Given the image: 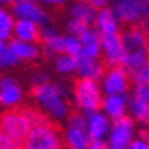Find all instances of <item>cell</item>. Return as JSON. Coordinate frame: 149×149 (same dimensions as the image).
<instances>
[{"label": "cell", "mask_w": 149, "mask_h": 149, "mask_svg": "<svg viewBox=\"0 0 149 149\" xmlns=\"http://www.w3.org/2000/svg\"><path fill=\"white\" fill-rule=\"evenodd\" d=\"M134 119L124 116L112 122V127L106 140V149H128L134 140Z\"/></svg>", "instance_id": "52a82bcc"}, {"label": "cell", "mask_w": 149, "mask_h": 149, "mask_svg": "<svg viewBox=\"0 0 149 149\" xmlns=\"http://www.w3.org/2000/svg\"><path fill=\"white\" fill-rule=\"evenodd\" d=\"M102 55L107 66H110V67L121 66V63H122V39H121L119 33L102 36Z\"/></svg>", "instance_id": "8fae6325"}, {"label": "cell", "mask_w": 149, "mask_h": 149, "mask_svg": "<svg viewBox=\"0 0 149 149\" xmlns=\"http://www.w3.org/2000/svg\"><path fill=\"white\" fill-rule=\"evenodd\" d=\"M76 67H78V57L61 54V55H57L54 58V69L60 74L76 73Z\"/></svg>", "instance_id": "cb8c5ba5"}, {"label": "cell", "mask_w": 149, "mask_h": 149, "mask_svg": "<svg viewBox=\"0 0 149 149\" xmlns=\"http://www.w3.org/2000/svg\"><path fill=\"white\" fill-rule=\"evenodd\" d=\"M88 116V136L91 140H104V137L109 136L112 119L104 113L103 110H97Z\"/></svg>", "instance_id": "4fadbf2b"}, {"label": "cell", "mask_w": 149, "mask_h": 149, "mask_svg": "<svg viewBox=\"0 0 149 149\" xmlns=\"http://www.w3.org/2000/svg\"><path fill=\"white\" fill-rule=\"evenodd\" d=\"M67 90L63 84H43V85H34L31 90V97L37 102L43 112L55 121L69 118L70 109L66 100Z\"/></svg>", "instance_id": "7a4b0ae2"}, {"label": "cell", "mask_w": 149, "mask_h": 149, "mask_svg": "<svg viewBox=\"0 0 149 149\" xmlns=\"http://www.w3.org/2000/svg\"><path fill=\"white\" fill-rule=\"evenodd\" d=\"M10 12L14 14L17 19H29V21L36 22L37 26H46L48 22V14L37 2L15 3L12 5Z\"/></svg>", "instance_id": "9c48e42d"}, {"label": "cell", "mask_w": 149, "mask_h": 149, "mask_svg": "<svg viewBox=\"0 0 149 149\" xmlns=\"http://www.w3.org/2000/svg\"><path fill=\"white\" fill-rule=\"evenodd\" d=\"M21 61L14 54V51L10 49L9 43L2 42V45H0V66L3 69H10V67H15Z\"/></svg>", "instance_id": "d4e9b609"}, {"label": "cell", "mask_w": 149, "mask_h": 149, "mask_svg": "<svg viewBox=\"0 0 149 149\" xmlns=\"http://www.w3.org/2000/svg\"><path fill=\"white\" fill-rule=\"evenodd\" d=\"M140 8H142V14H143V21L149 22V0H137Z\"/></svg>", "instance_id": "4dcf8cb0"}, {"label": "cell", "mask_w": 149, "mask_h": 149, "mask_svg": "<svg viewBox=\"0 0 149 149\" xmlns=\"http://www.w3.org/2000/svg\"><path fill=\"white\" fill-rule=\"evenodd\" d=\"M131 81H133V84H149V64L133 72Z\"/></svg>", "instance_id": "4316f807"}, {"label": "cell", "mask_w": 149, "mask_h": 149, "mask_svg": "<svg viewBox=\"0 0 149 149\" xmlns=\"http://www.w3.org/2000/svg\"><path fill=\"white\" fill-rule=\"evenodd\" d=\"M22 100H24V91L21 85L14 78L9 76L2 78V81H0V103H2V106L9 110L19 106Z\"/></svg>", "instance_id": "30bf717a"}, {"label": "cell", "mask_w": 149, "mask_h": 149, "mask_svg": "<svg viewBox=\"0 0 149 149\" xmlns=\"http://www.w3.org/2000/svg\"><path fill=\"white\" fill-rule=\"evenodd\" d=\"M73 98L79 112L90 115L93 112L100 110L103 104V98H104L102 85H98L97 81L79 79L74 84Z\"/></svg>", "instance_id": "277c9868"}, {"label": "cell", "mask_w": 149, "mask_h": 149, "mask_svg": "<svg viewBox=\"0 0 149 149\" xmlns=\"http://www.w3.org/2000/svg\"><path fill=\"white\" fill-rule=\"evenodd\" d=\"M128 149H149V142H146L140 137H136Z\"/></svg>", "instance_id": "f546056e"}, {"label": "cell", "mask_w": 149, "mask_h": 149, "mask_svg": "<svg viewBox=\"0 0 149 149\" xmlns=\"http://www.w3.org/2000/svg\"><path fill=\"white\" fill-rule=\"evenodd\" d=\"M40 42L46 55H61L67 54L73 57H79L81 54V40L79 37L72 34H60L54 29L45 26L42 29Z\"/></svg>", "instance_id": "3957f363"}, {"label": "cell", "mask_w": 149, "mask_h": 149, "mask_svg": "<svg viewBox=\"0 0 149 149\" xmlns=\"http://www.w3.org/2000/svg\"><path fill=\"white\" fill-rule=\"evenodd\" d=\"M128 112L131 118L139 124H149V98L136 97L131 94L128 98Z\"/></svg>", "instance_id": "44dd1931"}, {"label": "cell", "mask_w": 149, "mask_h": 149, "mask_svg": "<svg viewBox=\"0 0 149 149\" xmlns=\"http://www.w3.org/2000/svg\"><path fill=\"white\" fill-rule=\"evenodd\" d=\"M127 109H128L127 95H104L102 110L112 121H118V119L124 118Z\"/></svg>", "instance_id": "e0dca14e"}, {"label": "cell", "mask_w": 149, "mask_h": 149, "mask_svg": "<svg viewBox=\"0 0 149 149\" xmlns=\"http://www.w3.org/2000/svg\"><path fill=\"white\" fill-rule=\"evenodd\" d=\"M130 72L122 66L109 67L102 78V90L104 95H125L130 88Z\"/></svg>", "instance_id": "ba28073f"}, {"label": "cell", "mask_w": 149, "mask_h": 149, "mask_svg": "<svg viewBox=\"0 0 149 149\" xmlns=\"http://www.w3.org/2000/svg\"><path fill=\"white\" fill-rule=\"evenodd\" d=\"M15 22H17V19L10 10H8V9L0 10V39H2V42L9 40V37L14 34Z\"/></svg>", "instance_id": "603a6c76"}, {"label": "cell", "mask_w": 149, "mask_h": 149, "mask_svg": "<svg viewBox=\"0 0 149 149\" xmlns=\"http://www.w3.org/2000/svg\"><path fill=\"white\" fill-rule=\"evenodd\" d=\"M40 2L48 5V6H61L66 3V0H40Z\"/></svg>", "instance_id": "836d02e7"}, {"label": "cell", "mask_w": 149, "mask_h": 149, "mask_svg": "<svg viewBox=\"0 0 149 149\" xmlns=\"http://www.w3.org/2000/svg\"><path fill=\"white\" fill-rule=\"evenodd\" d=\"M8 43L21 63L22 61H34L40 55V49L36 43L22 42V40H18V39H10Z\"/></svg>", "instance_id": "ffe728a7"}, {"label": "cell", "mask_w": 149, "mask_h": 149, "mask_svg": "<svg viewBox=\"0 0 149 149\" xmlns=\"http://www.w3.org/2000/svg\"><path fill=\"white\" fill-rule=\"evenodd\" d=\"M122 63L121 66L130 73L149 64V36L145 27L131 26L121 34Z\"/></svg>", "instance_id": "6da1fadb"}, {"label": "cell", "mask_w": 149, "mask_h": 149, "mask_svg": "<svg viewBox=\"0 0 149 149\" xmlns=\"http://www.w3.org/2000/svg\"><path fill=\"white\" fill-rule=\"evenodd\" d=\"M91 27L86 26V24L81 22V21H76V19H69L67 21V33L72 34V36H76V37H81L82 34H85Z\"/></svg>", "instance_id": "484cf974"}, {"label": "cell", "mask_w": 149, "mask_h": 149, "mask_svg": "<svg viewBox=\"0 0 149 149\" xmlns=\"http://www.w3.org/2000/svg\"><path fill=\"white\" fill-rule=\"evenodd\" d=\"M22 149H61V137L48 121L31 127Z\"/></svg>", "instance_id": "8992f818"}, {"label": "cell", "mask_w": 149, "mask_h": 149, "mask_svg": "<svg viewBox=\"0 0 149 149\" xmlns=\"http://www.w3.org/2000/svg\"><path fill=\"white\" fill-rule=\"evenodd\" d=\"M90 142L91 139L86 130L67 127L64 131V143L67 149H88Z\"/></svg>", "instance_id": "7402d4cb"}, {"label": "cell", "mask_w": 149, "mask_h": 149, "mask_svg": "<svg viewBox=\"0 0 149 149\" xmlns=\"http://www.w3.org/2000/svg\"><path fill=\"white\" fill-rule=\"evenodd\" d=\"M31 127L33 124L26 110L9 109L2 115V134H5L10 140H14L21 149Z\"/></svg>", "instance_id": "5b68a950"}, {"label": "cell", "mask_w": 149, "mask_h": 149, "mask_svg": "<svg viewBox=\"0 0 149 149\" xmlns=\"http://www.w3.org/2000/svg\"><path fill=\"white\" fill-rule=\"evenodd\" d=\"M33 84L34 85H43V84H49V74H46V72H37L33 78Z\"/></svg>", "instance_id": "f1b7e54d"}, {"label": "cell", "mask_w": 149, "mask_h": 149, "mask_svg": "<svg viewBox=\"0 0 149 149\" xmlns=\"http://www.w3.org/2000/svg\"><path fill=\"white\" fill-rule=\"evenodd\" d=\"M88 149H106V142L104 140H91Z\"/></svg>", "instance_id": "d6a6232c"}, {"label": "cell", "mask_w": 149, "mask_h": 149, "mask_svg": "<svg viewBox=\"0 0 149 149\" xmlns=\"http://www.w3.org/2000/svg\"><path fill=\"white\" fill-rule=\"evenodd\" d=\"M0 149H21L14 140L6 137L5 134H0Z\"/></svg>", "instance_id": "83f0119b"}, {"label": "cell", "mask_w": 149, "mask_h": 149, "mask_svg": "<svg viewBox=\"0 0 149 149\" xmlns=\"http://www.w3.org/2000/svg\"><path fill=\"white\" fill-rule=\"evenodd\" d=\"M76 73L79 79H90L98 81L104 76V66L98 61V58H84L78 57V67Z\"/></svg>", "instance_id": "5bb4252c"}, {"label": "cell", "mask_w": 149, "mask_h": 149, "mask_svg": "<svg viewBox=\"0 0 149 149\" xmlns=\"http://www.w3.org/2000/svg\"><path fill=\"white\" fill-rule=\"evenodd\" d=\"M91 6H94L97 10H100L103 8H107V3L110 2V0H86Z\"/></svg>", "instance_id": "1f68e13d"}, {"label": "cell", "mask_w": 149, "mask_h": 149, "mask_svg": "<svg viewBox=\"0 0 149 149\" xmlns=\"http://www.w3.org/2000/svg\"><path fill=\"white\" fill-rule=\"evenodd\" d=\"M119 18L116 17L113 9L103 8L97 12V18H95V30L103 34H115L119 31Z\"/></svg>", "instance_id": "2e32d148"}, {"label": "cell", "mask_w": 149, "mask_h": 149, "mask_svg": "<svg viewBox=\"0 0 149 149\" xmlns=\"http://www.w3.org/2000/svg\"><path fill=\"white\" fill-rule=\"evenodd\" d=\"M81 40V54L84 58H98L102 54V34L97 30L90 29L85 34L79 37Z\"/></svg>", "instance_id": "9a60e30c"}, {"label": "cell", "mask_w": 149, "mask_h": 149, "mask_svg": "<svg viewBox=\"0 0 149 149\" xmlns=\"http://www.w3.org/2000/svg\"><path fill=\"white\" fill-rule=\"evenodd\" d=\"M40 26L29 19H17L15 22V30H14V39L22 40V42H30L36 43V40L40 39Z\"/></svg>", "instance_id": "d6986e66"}, {"label": "cell", "mask_w": 149, "mask_h": 149, "mask_svg": "<svg viewBox=\"0 0 149 149\" xmlns=\"http://www.w3.org/2000/svg\"><path fill=\"white\" fill-rule=\"evenodd\" d=\"M97 9L94 6H91L86 0H76L74 3L70 5L69 8V15L72 19L81 21L86 26H94L95 24V18H97Z\"/></svg>", "instance_id": "ac0fdd59"}, {"label": "cell", "mask_w": 149, "mask_h": 149, "mask_svg": "<svg viewBox=\"0 0 149 149\" xmlns=\"http://www.w3.org/2000/svg\"><path fill=\"white\" fill-rule=\"evenodd\" d=\"M21 2H36V0H2V3H10V5H15V3H21Z\"/></svg>", "instance_id": "e575fe53"}, {"label": "cell", "mask_w": 149, "mask_h": 149, "mask_svg": "<svg viewBox=\"0 0 149 149\" xmlns=\"http://www.w3.org/2000/svg\"><path fill=\"white\" fill-rule=\"evenodd\" d=\"M113 10L119 21L128 26H139V22L143 21L142 8L137 0H118Z\"/></svg>", "instance_id": "7c38bea8"}]
</instances>
